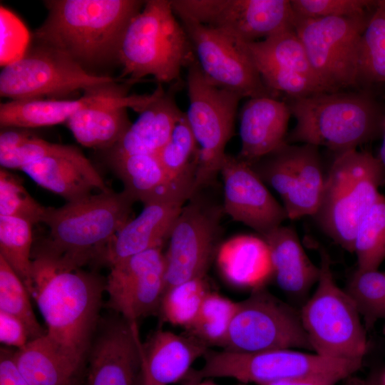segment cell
I'll return each instance as SVG.
<instances>
[{
	"label": "cell",
	"instance_id": "obj_26",
	"mask_svg": "<svg viewBox=\"0 0 385 385\" xmlns=\"http://www.w3.org/2000/svg\"><path fill=\"white\" fill-rule=\"evenodd\" d=\"M208 346L194 336L158 330L143 344L141 385H169L186 377Z\"/></svg>",
	"mask_w": 385,
	"mask_h": 385
},
{
	"label": "cell",
	"instance_id": "obj_7",
	"mask_svg": "<svg viewBox=\"0 0 385 385\" xmlns=\"http://www.w3.org/2000/svg\"><path fill=\"white\" fill-rule=\"evenodd\" d=\"M319 255L317 287L299 312L304 329L316 354L363 360L367 341L361 316L349 295L335 282L328 253L321 248Z\"/></svg>",
	"mask_w": 385,
	"mask_h": 385
},
{
	"label": "cell",
	"instance_id": "obj_10",
	"mask_svg": "<svg viewBox=\"0 0 385 385\" xmlns=\"http://www.w3.org/2000/svg\"><path fill=\"white\" fill-rule=\"evenodd\" d=\"M118 81L90 72L62 51L33 41L21 57L1 69L0 95L11 101L61 97Z\"/></svg>",
	"mask_w": 385,
	"mask_h": 385
},
{
	"label": "cell",
	"instance_id": "obj_46",
	"mask_svg": "<svg viewBox=\"0 0 385 385\" xmlns=\"http://www.w3.org/2000/svg\"><path fill=\"white\" fill-rule=\"evenodd\" d=\"M349 376L344 372L329 373L304 378L283 380L268 385H336L339 381Z\"/></svg>",
	"mask_w": 385,
	"mask_h": 385
},
{
	"label": "cell",
	"instance_id": "obj_31",
	"mask_svg": "<svg viewBox=\"0 0 385 385\" xmlns=\"http://www.w3.org/2000/svg\"><path fill=\"white\" fill-rule=\"evenodd\" d=\"M14 359L30 385H68L80 369L59 352L46 334L15 351Z\"/></svg>",
	"mask_w": 385,
	"mask_h": 385
},
{
	"label": "cell",
	"instance_id": "obj_9",
	"mask_svg": "<svg viewBox=\"0 0 385 385\" xmlns=\"http://www.w3.org/2000/svg\"><path fill=\"white\" fill-rule=\"evenodd\" d=\"M186 85L189 106L185 115L198 145L195 193L212 184L220 174L242 97L210 83L196 61L188 68Z\"/></svg>",
	"mask_w": 385,
	"mask_h": 385
},
{
	"label": "cell",
	"instance_id": "obj_8",
	"mask_svg": "<svg viewBox=\"0 0 385 385\" xmlns=\"http://www.w3.org/2000/svg\"><path fill=\"white\" fill-rule=\"evenodd\" d=\"M204 357L203 366L188 374V381H199L206 378H231L243 383L268 385L334 372L352 375L361 367L363 361L327 358L316 353L292 349L250 353L208 350Z\"/></svg>",
	"mask_w": 385,
	"mask_h": 385
},
{
	"label": "cell",
	"instance_id": "obj_19",
	"mask_svg": "<svg viewBox=\"0 0 385 385\" xmlns=\"http://www.w3.org/2000/svg\"><path fill=\"white\" fill-rule=\"evenodd\" d=\"M220 174L223 182L225 214L251 227L260 235L282 225L287 215L251 165L226 154Z\"/></svg>",
	"mask_w": 385,
	"mask_h": 385
},
{
	"label": "cell",
	"instance_id": "obj_38",
	"mask_svg": "<svg viewBox=\"0 0 385 385\" xmlns=\"http://www.w3.org/2000/svg\"><path fill=\"white\" fill-rule=\"evenodd\" d=\"M360 78L385 81V0L376 1L361 37Z\"/></svg>",
	"mask_w": 385,
	"mask_h": 385
},
{
	"label": "cell",
	"instance_id": "obj_41",
	"mask_svg": "<svg viewBox=\"0 0 385 385\" xmlns=\"http://www.w3.org/2000/svg\"><path fill=\"white\" fill-rule=\"evenodd\" d=\"M83 155L74 145L52 143L33 136L20 147L0 152V164L5 169L21 170L26 165L46 157L64 155L78 157Z\"/></svg>",
	"mask_w": 385,
	"mask_h": 385
},
{
	"label": "cell",
	"instance_id": "obj_32",
	"mask_svg": "<svg viewBox=\"0 0 385 385\" xmlns=\"http://www.w3.org/2000/svg\"><path fill=\"white\" fill-rule=\"evenodd\" d=\"M33 225L25 220L0 216V256L10 265L31 296Z\"/></svg>",
	"mask_w": 385,
	"mask_h": 385
},
{
	"label": "cell",
	"instance_id": "obj_48",
	"mask_svg": "<svg viewBox=\"0 0 385 385\" xmlns=\"http://www.w3.org/2000/svg\"><path fill=\"white\" fill-rule=\"evenodd\" d=\"M342 385H379V383L377 379H362L351 375L346 378V381Z\"/></svg>",
	"mask_w": 385,
	"mask_h": 385
},
{
	"label": "cell",
	"instance_id": "obj_24",
	"mask_svg": "<svg viewBox=\"0 0 385 385\" xmlns=\"http://www.w3.org/2000/svg\"><path fill=\"white\" fill-rule=\"evenodd\" d=\"M108 164L123 190L143 205L167 201L185 203L193 187L173 179L156 155H107Z\"/></svg>",
	"mask_w": 385,
	"mask_h": 385
},
{
	"label": "cell",
	"instance_id": "obj_44",
	"mask_svg": "<svg viewBox=\"0 0 385 385\" xmlns=\"http://www.w3.org/2000/svg\"><path fill=\"white\" fill-rule=\"evenodd\" d=\"M0 341L19 349L30 341V337L26 325L20 319L0 311Z\"/></svg>",
	"mask_w": 385,
	"mask_h": 385
},
{
	"label": "cell",
	"instance_id": "obj_36",
	"mask_svg": "<svg viewBox=\"0 0 385 385\" xmlns=\"http://www.w3.org/2000/svg\"><path fill=\"white\" fill-rule=\"evenodd\" d=\"M237 305V302L210 291L205 297L195 319L187 329L188 333L207 346L222 347Z\"/></svg>",
	"mask_w": 385,
	"mask_h": 385
},
{
	"label": "cell",
	"instance_id": "obj_33",
	"mask_svg": "<svg viewBox=\"0 0 385 385\" xmlns=\"http://www.w3.org/2000/svg\"><path fill=\"white\" fill-rule=\"evenodd\" d=\"M197 155L198 145L184 113L169 140L156 155L173 179L192 185L194 192Z\"/></svg>",
	"mask_w": 385,
	"mask_h": 385
},
{
	"label": "cell",
	"instance_id": "obj_18",
	"mask_svg": "<svg viewBox=\"0 0 385 385\" xmlns=\"http://www.w3.org/2000/svg\"><path fill=\"white\" fill-rule=\"evenodd\" d=\"M106 281L110 307L133 324L160 308L165 290L162 247L123 259L111 267Z\"/></svg>",
	"mask_w": 385,
	"mask_h": 385
},
{
	"label": "cell",
	"instance_id": "obj_50",
	"mask_svg": "<svg viewBox=\"0 0 385 385\" xmlns=\"http://www.w3.org/2000/svg\"><path fill=\"white\" fill-rule=\"evenodd\" d=\"M185 385H217L209 381H188Z\"/></svg>",
	"mask_w": 385,
	"mask_h": 385
},
{
	"label": "cell",
	"instance_id": "obj_37",
	"mask_svg": "<svg viewBox=\"0 0 385 385\" xmlns=\"http://www.w3.org/2000/svg\"><path fill=\"white\" fill-rule=\"evenodd\" d=\"M354 302L366 329L385 319V272L357 269L344 289Z\"/></svg>",
	"mask_w": 385,
	"mask_h": 385
},
{
	"label": "cell",
	"instance_id": "obj_47",
	"mask_svg": "<svg viewBox=\"0 0 385 385\" xmlns=\"http://www.w3.org/2000/svg\"><path fill=\"white\" fill-rule=\"evenodd\" d=\"M34 135L26 130H6L0 134V152L16 149Z\"/></svg>",
	"mask_w": 385,
	"mask_h": 385
},
{
	"label": "cell",
	"instance_id": "obj_14",
	"mask_svg": "<svg viewBox=\"0 0 385 385\" xmlns=\"http://www.w3.org/2000/svg\"><path fill=\"white\" fill-rule=\"evenodd\" d=\"M178 19L214 28L242 43L258 41L294 28L289 0H172Z\"/></svg>",
	"mask_w": 385,
	"mask_h": 385
},
{
	"label": "cell",
	"instance_id": "obj_51",
	"mask_svg": "<svg viewBox=\"0 0 385 385\" xmlns=\"http://www.w3.org/2000/svg\"><path fill=\"white\" fill-rule=\"evenodd\" d=\"M379 381V385H385V372Z\"/></svg>",
	"mask_w": 385,
	"mask_h": 385
},
{
	"label": "cell",
	"instance_id": "obj_45",
	"mask_svg": "<svg viewBox=\"0 0 385 385\" xmlns=\"http://www.w3.org/2000/svg\"><path fill=\"white\" fill-rule=\"evenodd\" d=\"M14 352L7 348H1L0 385H30L17 366Z\"/></svg>",
	"mask_w": 385,
	"mask_h": 385
},
{
	"label": "cell",
	"instance_id": "obj_49",
	"mask_svg": "<svg viewBox=\"0 0 385 385\" xmlns=\"http://www.w3.org/2000/svg\"><path fill=\"white\" fill-rule=\"evenodd\" d=\"M383 140L379 151V160H381L384 168H385V118L383 122L382 127Z\"/></svg>",
	"mask_w": 385,
	"mask_h": 385
},
{
	"label": "cell",
	"instance_id": "obj_6",
	"mask_svg": "<svg viewBox=\"0 0 385 385\" xmlns=\"http://www.w3.org/2000/svg\"><path fill=\"white\" fill-rule=\"evenodd\" d=\"M385 182V168L371 153L350 150L337 155L327 175L314 217L322 231L354 252L357 229Z\"/></svg>",
	"mask_w": 385,
	"mask_h": 385
},
{
	"label": "cell",
	"instance_id": "obj_22",
	"mask_svg": "<svg viewBox=\"0 0 385 385\" xmlns=\"http://www.w3.org/2000/svg\"><path fill=\"white\" fill-rule=\"evenodd\" d=\"M118 81L94 87L83 91L76 100L25 99L1 103V128H33L66 123L76 113L110 99L128 94L133 82Z\"/></svg>",
	"mask_w": 385,
	"mask_h": 385
},
{
	"label": "cell",
	"instance_id": "obj_25",
	"mask_svg": "<svg viewBox=\"0 0 385 385\" xmlns=\"http://www.w3.org/2000/svg\"><path fill=\"white\" fill-rule=\"evenodd\" d=\"M185 203L158 201L144 205L111 240L99 261L113 264L132 255L162 247Z\"/></svg>",
	"mask_w": 385,
	"mask_h": 385
},
{
	"label": "cell",
	"instance_id": "obj_43",
	"mask_svg": "<svg viewBox=\"0 0 385 385\" xmlns=\"http://www.w3.org/2000/svg\"><path fill=\"white\" fill-rule=\"evenodd\" d=\"M24 25L12 13L1 7V65L5 66L23 56L29 47Z\"/></svg>",
	"mask_w": 385,
	"mask_h": 385
},
{
	"label": "cell",
	"instance_id": "obj_11",
	"mask_svg": "<svg viewBox=\"0 0 385 385\" xmlns=\"http://www.w3.org/2000/svg\"><path fill=\"white\" fill-rule=\"evenodd\" d=\"M370 14L322 19L296 16L294 31L314 72L328 92L354 87L361 81L360 41Z\"/></svg>",
	"mask_w": 385,
	"mask_h": 385
},
{
	"label": "cell",
	"instance_id": "obj_12",
	"mask_svg": "<svg viewBox=\"0 0 385 385\" xmlns=\"http://www.w3.org/2000/svg\"><path fill=\"white\" fill-rule=\"evenodd\" d=\"M222 348L245 353L294 348L313 351L300 312L264 286L237 302Z\"/></svg>",
	"mask_w": 385,
	"mask_h": 385
},
{
	"label": "cell",
	"instance_id": "obj_30",
	"mask_svg": "<svg viewBox=\"0 0 385 385\" xmlns=\"http://www.w3.org/2000/svg\"><path fill=\"white\" fill-rule=\"evenodd\" d=\"M216 257L222 276L237 287L254 289L273 274L270 249L260 236L231 237L220 245Z\"/></svg>",
	"mask_w": 385,
	"mask_h": 385
},
{
	"label": "cell",
	"instance_id": "obj_16",
	"mask_svg": "<svg viewBox=\"0 0 385 385\" xmlns=\"http://www.w3.org/2000/svg\"><path fill=\"white\" fill-rule=\"evenodd\" d=\"M179 20L191 42L196 61L210 83L242 98H277L266 86L240 43L210 26L187 19Z\"/></svg>",
	"mask_w": 385,
	"mask_h": 385
},
{
	"label": "cell",
	"instance_id": "obj_3",
	"mask_svg": "<svg viewBox=\"0 0 385 385\" xmlns=\"http://www.w3.org/2000/svg\"><path fill=\"white\" fill-rule=\"evenodd\" d=\"M135 202L124 190H109L59 207H46L42 222L49 228L48 237L33 252L77 267L99 261L111 240L130 220Z\"/></svg>",
	"mask_w": 385,
	"mask_h": 385
},
{
	"label": "cell",
	"instance_id": "obj_34",
	"mask_svg": "<svg viewBox=\"0 0 385 385\" xmlns=\"http://www.w3.org/2000/svg\"><path fill=\"white\" fill-rule=\"evenodd\" d=\"M354 252L361 270H378L385 260V197L381 193L357 229Z\"/></svg>",
	"mask_w": 385,
	"mask_h": 385
},
{
	"label": "cell",
	"instance_id": "obj_35",
	"mask_svg": "<svg viewBox=\"0 0 385 385\" xmlns=\"http://www.w3.org/2000/svg\"><path fill=\"white\" fill-rule=\"evenodd\" d=\"M210 292L205 277L192 279L165 291L159 309L163 319L188 329Z\"/></svg>",
	"mask_w": 385,
	"mask_h": 385
},
{
	"label": "cell",
	"instance_id": "obj_13",
	"mask_svg": "<svg viewBox=\"0 0 385 385\" xmlns=\"http://www.w3.org/2000/svg\"><path fill=\"white\" fill-rule=\"evenodd\" d=\"M193 193L183 206L169 236L165 253V291L182 282L205 277L221 244L222 205ZM164 294V293H163Z\"/></svg>",
	"mask_w": 385,
	"mask_h": 385
},
{
	"label": "cell",
	"instance_id": "obj_23",
	"mask_svg": "<svg viewBox=\"0 0 385 385\" xmlns=\"http://www.w3.org/2000/svg\"><path fill=\"white\" fill-rule=\"evenodd\" d=\"M290 116L288 103L277 98H249L240 113L241 148L237 157L251 163L285 143Z\"/></svg>",
	"mask_w": 385,
	"mask_h": 385
},
{
	"label": "cell",
	"instance_id": "obj_28",
	"mask_svg": "<svg viewBox=\"0 0 385 385\" xmlns=\"http://www.w3.org/2000/svg\"><path fill=\"white\" fill-rule=\"evenodd\" d=\"M176 88L175 86L173 91H164L149 103L119 141L107 150V155H157L184 113L175 102Z\"/></svg>",
	"mask_w": 385,
	"mask_h": 385
},
{
	"label": "cell",
	"instance_id": "obj_4",
	"mask_svg": "<svg viewBox=\"0 0 385 385\" xmlns=\"http://www.w3.org/2000/svg\"><path fill=\"white\" fill-rule=\"evenodd\" d=\"M168 0H148L122 36L117 62L121 76L133 83L152 76L158 83H178L181 71L195 61L181 22Z\"/></svg>",
	"mask_w": 385,
	"mask_h": 385
},
{
	"label": "cell",
	"instance_id": "obj_52",
	"mask_svg": "<svg viewBox=\"0 0 385 385\" xmlns=\"http://www.w3.org/2000/svg\"><path fill=\"white\" fill-rule=\"evenodd\" d=\"M68 385H79L77 377H76L72 381H71Z\"/></svg>",
	"mask_w": 385,
	"mask_h": 385
},
{
	"label": "cell",
	"instance_id": "obj_1",
	"mask_svg": "<svg viewBox=\"0 0 385 385\" xmlns=\"http://www.w3.org/2000/svg\"><path fill=\"white\" fill-rule=\"evenodd\" d=\"M32 257L31 296L45 321L46 335L80 369L93 340L106 282L42 254Z\"/></svg>",
	"mask_w": 385,
	"mask_h": 385
},
{
	"label": "cell",
	"instance_id": "obj_21",
	"mask_svg": "<svg viewBox=\"0 0 385 385\" xmlns=\"http://www.w3.org/2000/svg\"><path fill=\"white\" fill-rule=\"evenodd\" d=\"M164 91L162 84L158 83L150 94L114 98L80 110L66 123L80 144L107 151L119 141L132 123L127 109L140 113Z\"/></svg>",
	"mask_w": 385,
	"mask_h": 385
},
{
	"label": "cell",
	"instance_id": "obj_27",
	"mask_svg": "<svg viewBox=\"0 0 385 385\" xmlns=\"http://www.w3.org/2000/svg\"><path fill=\"white\" fill-rule=\"evenodd\" d=\"M21 170L38 185L67 202L84 198L93 190H111L84 154L78 157H46L26 165Z\"/></svg>",
	"mask_w": 385,
	"mask_h": 385
},
{
	"label": "cell",
	"instance_id": "obj_29",
	"mask_svg": "<svg viewBox=\"0 0 385 385\" xmlns=\"http://www.w3.org/2000/svg\"><path fill=\"white\" fill-rule=\"evenodd\" d=\"M267 244L279 287L294 297L304 296L317 282L319 267L309 258L294 228L280 225L260 235Z\"/></svg>",
	"mask_w": 385,
	"mask_h": 385
},
{
	"label": "cell",
	"instance_id": "obj_42",
	"mask_svg": "<svg viewBox=\"0 0 385 385\" xmlns=\"http://www.w3.org/2000/svg\"><path fill=\"white\" fill-rule=\"evenodd\" d=\"M295 16L302 19L351 17L368 13L376 4L367 0H291Z\"/></svg>",
	"mask_w": 385,
	"mask_h": 385
},
{
	"label": "cell",
	"instance_id": "obj_15",
	"mask_svg": "<svg viewBox=\"0 0 385 385\" xmlns=\"http://www.w3.org/2000/svg\"><path fill=\"white\" fill-rule=\"evenodd\" d=\"M318 148L285 143L249 163L264 183L279 195L291 220L314 216L319 207L325 176Z\"/></svg>",
	"mask_w": 385,
	"mask_h": 385
},
{
	"label": "cell",
	"instance_id": "obj_17",
	"mask_svg": "<svg viewBox=\"0 0 385 385\" xmlns=\"http://www.w3.org/2000/svg\"><path fill=\"white\" fill-rule=\"evenodd\" d=\"M238 43L266 86L277 96L297 98L328 92L314 72L294 28L261 41Z\"/></svg>",
	"mask_w": 385,
	"mask_h": 385
},
{
	"label": "cell",
	"instance_id": "obj_2",
	"mask_svg": "<svg viewBox=\"0 0 385 385\" xmlns=\"http://www.w3.org/2000/svg\"><path fill=\"white\" fill-rule=\"evenodd\" d=\"M43 3L48 15L34 32L33 41L62 51L92 72L94 67L117 61L123 33L145 1L48 0Z\"/></svg>",
	"mask_w": 385,
	"mask_h": 385
},
{
	"label": "cell",
	"instance_id": "obj_40",
	"mask_svg": "<svg viewBox=\"0 0 385 385\" xmlns=\"http://www.w3.org/2000/svg\"><path fill=\"white\" fill-rule=\"evenodd\" d=\"M46 207L35 200L21 180L6 169L0 170V216L14 217L30 222H42Z\"/></svg>",
	"mask_w": 385,
	"mask_h": 385
},
{
	"label": "cell",
	"instance_id": "obj_20",
	"mask_svg": "<svg viewBox=\"0 0 385 385\" xmlns=\"http://www.w3.org/2000/svg\"><path fill=\"white\" fill-rule=\"evenodd\" d=\"M143 349L137 324L123 317L105 324L89 350L87 385H138Z\"/></svg>",
	"mask_w": 385,
	"mask_h": 385
},
{
	"label": "cell",
	"instance_id": "obj_5",
	"mask_svg": "<svg viewBox=\"0 0 385 385\" xmlns=\"http://www.w3.org/2000/svg\"><path fill=\"white\" fill-rule=\"evenodd\" d=\"M287 103L296 120L287 143L324 146L339 154L356 149L382 131L384 119L364 93L322 92Z\"/></svg>",
	"mask_w": 385,
	"mask_h": 385
},
{
	"label": "cell",
	"instance_id": "obj_39",
	"mask_svg": "<svg viewBox=\"0 0 385 385\" xmlns=\"http://www.w3.org/2000/svg\"><path fill=\"white\" fill-rule=\"evenodd\" d=\"M25 284L0 256V311L20 319L26 325L30 340L46 334L38 322Z\"/></svg>",
	"mask_w": 385,
	"mask_h": 385
}]
</instances>
